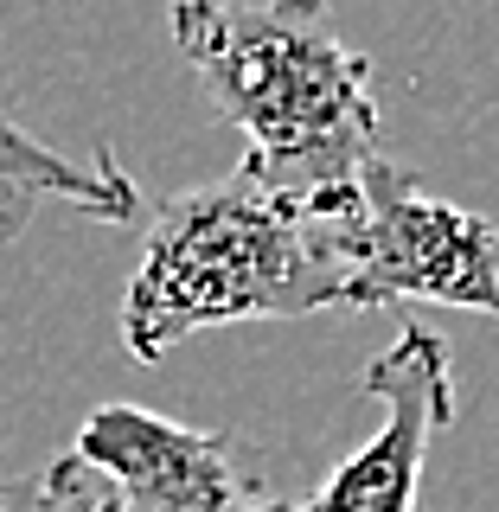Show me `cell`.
Instances as JSON below:
<instances>
[{
    "label": "cell",
    "mask_w": 499,
    "mask_h": 512,
    "mask_svg": "<svg viewBox=\"0 0 499 512\" xmlns=\"http://www.w3.org/2000/svg\"><path fill=\"white\" fill-rule=\"evenodd\" d=\"M359 186H282L250 160L186 186L154 212L122 295V340L141 365L231 320H295L352 308Z\"/></svg>",
    "instance_id": "6da1fadb"
},
{
    "label": "cell",
    "mask_w": 499,
    "mask_h": 512,
    "mask_svg": "<svg viewBox=\"0 0 499 512\" xmlns=\"http://www.w3.org/2000/svg\"><path fill=\"white\" fill-rule=\"evenodd\" d=\"M173 45L212 90V109L250 141V167L282 186H359L384 154L372 58L352 52L327 0L167 13Z\"/></svg>",
    "instance_id": "7a4b0ae2"
},
{
    "label": "cell",
    "mask_w": 499,
    "mask_h": 512,
    "mask_svg": "<svg viewBox=\"0 0 499 512\" xmlns=\"http://www.w3.org/2000/svg\"><path fill=\"white\" fill-rule=\"evenodd\" d=\"M391 301H442L499 320V231L455 199H436L391 160L359 173V288L352 314Z\"/></svg>",
    "instance_id": "3957f363"
},
{
    "label": "cell",
    "mask_w": 499,
    "mask_h": 512,
    "mask_svg": "<svg viewBox=\"0 0 499 512\" xmlns=\"http://www.w3.org/2000/svg\"><path fill=\"white\" fill-rule=\"evenodd\" d=\"M71 455L109 480V512H301V500H263L218 429L173 423L141 404H103L84 416Z\"/></svg>",
    "instance_id": "277c9868"
},
{
    "label": "cell",
    "mask_w": 499,
    "mask_h": 512,
    "mask_svg": "<svg viewBox=\"0 0 499 512\" xmlns=\"http://www.w3.org/2000/svg\"><path fill=\"white\" fill-rule=\"evenodd\" d=\"M365 391L384 410L378 429L320 480L314 500H301V512H416L429 442L455 423L448 340L423 320H410L397 346L365 365Z\"/></svg>",
    "instance_id": "5b68a950"
},
{
    "label": "cell",
    "mask_w": 499,
    "mask_h": 512,
    "mask_svg": "<svg viewBox=\"0 0 499 512\" xmlns=\"http://www.w3.org/2000/svg\"><path fill=\"white\" fill-rule=\"evenodd\" d=\"M0 180H20V186L39 192V199H64V205H77V212H90V218H109V224H128L141 212V192L116 167L109 148H96L90 167H77L52 141L32 135L26 122H13L7 109H0Z\"/></svg>",
    "instance_id": "8992f818"
},
{
    "label": "cell",
    "mask_w": 499,
    "mask_h": 512,
    "mask_svg": "<svg viewBox=\"0 0 499 512\" xmlns=\"http://www.w3.org/2000/svg\"><path fill=\"white\" fill-rule=\"evenodd\" d=\"M39 512H109V480L84 455H58L39 474Z\"/></svg>",
    "instance_id": "52a82bcc"
},
{
    "label": "cell",
    "mask_w": 499,
    "mask_h": 512,
    "mask_svg": "<svg viewBox=\"0 0 499 512\" xmlns=\"http://www.w3.org/2000/svg\"><path fill=\"white\" fill-rule=\"evenodd\" d=\"M32 205H39V192H32V186L0 180V244H13V237L32 224Z\"/></svg>",
    "instance_id": "ba28073f"
},
{
    "label": "cell",
    "mask_w": 499,
    "mask_h": 512,
    "mask_svg": "<svg viewBox=\"0 0 499 512\" xmlns=\"http://www.w3.org/2000/svg\"><path fill=\"white\" fill-rule=\"evenodd\" d=\"M0 512H39V480H7L0 487Z\"/></svg>",
    "instance_id": "9c48e42d"
},
{
    "label": "cell",
    "mask_w": 499,
    "mask_h": 512,
    "mask_svg": "<svg viewBox=\"0 0 499 512\" xmlns=\"http://www.w3.org/2000/svg\"><path fill=\"white\" fill-rule=\"evenodd\" d=\"M205 7H218V0H167V13H205Z\"/></svg>",
    "instance_id": "30bf717a"
}]
</instances>
